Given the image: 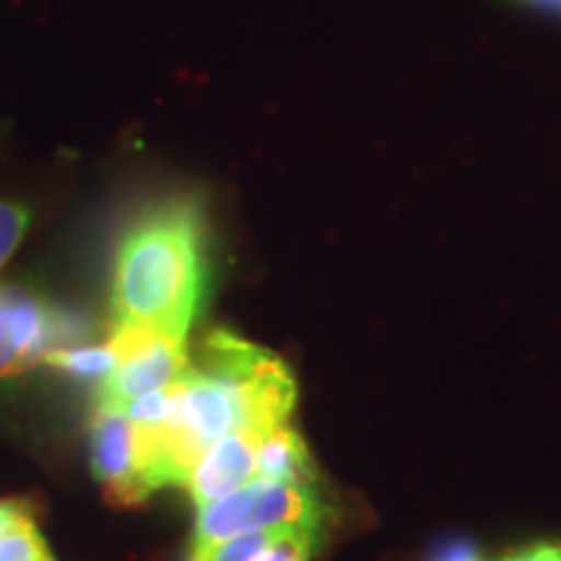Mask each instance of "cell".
Wrapping results in <instances>:
<instances>
[{
	"mask_svg": "<svg viewBox=\"0 0 561 561\" xmlns=\"http://www.w3.org/2000/svg\"><path fill=\"white\" fill-rule=\"evenodd\" d=\"M167 392L170 413L159 426L133 424L136 466L149 494L185 486L216 439L284 426L297 403V382L286 362L229 328H210L203 335L187 369Z\"/></svg>",
	"mask_w": 561,
	"mask_h": 561,
	"instance_id": "1",
	"label": "cell"
},
{
	"mask_svg": "<svg viewBox=\"0 0 561 561\" xmlns=\"http://www.w3.org/2000/svg\"><path fill=\"white\" fill-rule=\"evenodd\" d=\"M206 291V214L195 195L151 206L125 229L112 268V322L187 339Z\"/></svg>",
	"mask_w": 561,
	"mask_h": 561,
	"instance_id": "2",
	"label": "cell"
},
{
	"mask_svg": "<svg viewBox=\"0 0 561 561\" xmlns=\"http://www.w3.org/2000/svg\"><path fill=\"white\" fill-rule=\"evenodd\" d=\"M331 515V502L320 494L318 483L255 479L198 510L187 553L206 551L240 533L284 528L325 530Z\"/></svg>",
	"mask_w": 561,
	"mask_h": 561,
	"instance_id": "3",
	"label": "cell"
},
{
	"mask_svg": "<svg viewBox=\"0 0 561 561\" xmlns=\"http://www.w3.org/2000/svg\"><path fill=\"white\" fill-rule=\"evenodd\" d=\"M110 346L115 351V367L100 382L96 409L125 413L146 392L170 388L191 364L187 339L170 333L115 328Z\"/></svg>",
	"mask_w": 561,
	"mask_h": 561,
	"instance_id": "4",
	"label": "cell"
},
{
	"mask_svg": "<svg viewBox=\"0 0 561 561\" xmlns=\"http://www.w3.org/2000/svg\"><path fill=\"white\" fill-rule=\"evenodd\" d=\"M60 341L73 333L50 299L24 284H0V380L32 371Z\"/></svg>",
	"mask_w": 561,
	"mask_h": 561,
	"instance_id": "5",
	"label": "cell"
},
{
	"mask_svg": "<svg viewBox=\"0 0 561 561\" xmlns=\"http://www.w3.org/2000/svg\"><path fill=\"white\" fill-rule=\"evenodd\" d=\"M89 466L112 507H138L151 496L136 466V434L128 413L94 409L89 424Z\"/></svg>",
	"mask_w": 561,
	"mask_h": 561,
	"instance_id": "6",
	"label": "cell"
},
{
	"mask_svg": "<svg viewBox=\"0 0 561 561\" xmlns=\"http://www.w3.org/2000/svg\"><path fill=\"white\" fill-rule=\"evenodd\" d=\"M261 437L263 432L252 430L231 432L227 437L216 439L201 455V460L195 462L185 481L195 510L206 507V504L221 500V496L257 479V445H261Z\"/></svg>",
	"mask_w": 561,
	"mask_h": 561,
	"instance_id": "7",
	"label": "cell"
},
{
	"mask_svg": "<svg viewBox=\"0 0 561 561\" xmlns=\"http://www.w3.org/2000/svg\"><path fill=\"white\" fill-rule=\"evenodd\" d=\"M257 479L284 483H318V468L307 442L289 424L263 434L257 445Z\"/></svg>",
	"mask_w": 561,
	"mask_h": 561,
	"instance_id": "8",
	"label": "cell"
},
{
	"mask_svg": "<svg viewBox=\"0 0 561 561\" xmlns=\"http://www.w3.org/2000/svg\"><path fill=\"white\" fill-rule=\"evenodd\" d=\"M47 367L62 371V375L76 377V380H96L102 382L115 367V351L110 343L104 346H73V348H53L47 351Z\"/></svg>",
	"mask_w": 561,
	"mask_h": 561,
	"instance_id": "9",
	"label": "cell"
},
{
	"mask_svg": "<svg viewBox=\"0 0 561 561\" xmlns=\"http://www.w3.org/2000/svg\"><path fill=\"white\" fill-rule=\"evenodd\" d=\"M322 533L318 528L273 530L248 561H312L322 546Z\"/></svg>",
	"mask_w": 561,
	"mask_h": 561,
	"instance_id": "10",
	"label": "cell"
},
{
	"mask_svg": "<svg viewBox=\"0 0 561 561\" xmlns=\"http://www.w3.org/2000/svg\"><path fill=\"white\" fill-rule=\"evenodd\" d=\"M0 561H58L37 528V520H26L0 536Z\"/></svg>",
	"mask_w": 561,
	"mask_h": 561,
	"instance_id": "11",
	"label": "cell"
},
{
	"mask_svg": "<svg viewBox=\"0 0 561 561\" xmlns=\"http://www.w3.org/2000/svg\"><path fill=\"white\" fill-rule=\"evenodd\" d=\"M30 221V208L21 206V203L0 201V268L9 263L13 250H16L19 242L24 240Z\"/></svg>",
	"mask_w": 561,
	"mask_h": 561,
	"instance_id": "12",
	"label": "cell"
},
{
	"mask_svg": "<svg viewBox=\"0 0 561 561\" xmlns=\"http://www.w3.org/2000/svg\"><path fill=\"white\" fill-rule=\"evenodd\" d=\"M125 413H128L133 424L159 426L161 421L167 419V413H170V392H167V388L146 392L144 398H138L136 403H130V409Z\"/></svg>",
	"mask_w": 561,
	"mask_h": 561,
	"instance_id": "13",
	"label": "cell"
},
{
	"mask_svg": "<svg viewBox=\"0 0 561 561\" xmlns=\"http://www.w3.org/2000/svg\"><path fill=\"white\" fill-rule=\"evenodd\" d=\"M26 520H37V504L30 500H0V536Z\"/></svg>",
	"mask_w": 561,
	"mask_h": 561,
	"instance_id": "14",
	"label": "cell"
},
{
	"mask_svg": "<svg viewBox=\"0 0 561 561\" xmlns=\"http://www.w3.org/2000/svg\"><path fill=\"white\" fill-rule=\"evenodd\" d=\"M426 561H486V559H483V553L476 543L455 538V541L439 543Z\"/></svg>",
	"mask_w": 561,
	"mask_h": 561,
	"instance_id": "15",
	"label": "cell"
},
{
	"mask_svg": "<svg viewBox=\"0 0 561 561\" xmlns=\"http://www.w3.org/2000/svg\"><path fill=\"white\" fill-rule=\"evenodd\" d=\"M494 561H561V543H528L502 553Z\"/></svg>",
	"mask_w": 561,
	"mask_h": 561,
	"instance_id": "16",
	"label": "cell"
},
{
	"mask_svg": "<svg viewBox=\"0 0 561 561\" xmlns=\"http://www.w3.org/2000/svg\"><path fill=\"white\" fill-rule=\"evenodd\" d=\"M528 3L543 5V9H551V11H559L561 13V0H528Z\"/></svg>",
	"mask_w": 561,
	"mask_h": 561,
	"instance_id": "17",
	"label": "cell"
}]
</instances>
